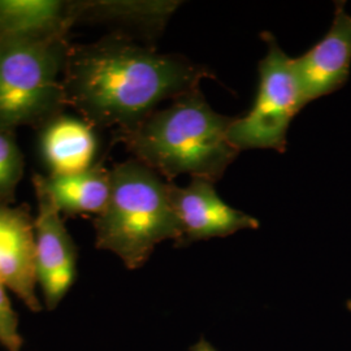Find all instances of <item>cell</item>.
Masks as SVG:
<instances>
[{
    "instance_id": "cell-1",
    "label": "cell",
    "mask_w": 351,
    "mask_h": 351,
    "mask_svg": "<svg viewBox=\"0 0 351 351\" xmlns=\"http://www.w3.org/2000/svg\"><path fill=\"white\" fill-rule=\"evenodd\" d=\"M213 73L184 58L163 55L121 36L71 46L65 71L66 104L95 129L132 130L167 99L199 88ZM116 133V134H117Z\"/></svg>"
},
{
    "instance_id": "cell-2",
    "label": "cell",
    "mask_w": 351,
    "mask_h": 351,
    "mask_svg": "<svg viewBox=\"0 0 351 351\" xmlns=\"http://www.w3.org/2000/svg\"><path fill=\"white\" fill-rule=\"evenodd\" d=\"M232 121L215 112L195 88L116 139L168 182L190 175L215 184L239 154L228 138Z\"/></svg>"
},
{
    "instance_id": "cell-3",
    "label": "cell",
    "mask_w": 351,
    "mask_h": 351,
    "mask_svg": "<svg viewBox=\"0 0 351 351\" xmlns=\"http://www.w3.org/2000/svg\"><path fill=\"white\" fill-rule=\"evenodd\" d=\"M168 181L138 160L111 169V193L95 217V246L117 255L129 269H138L155 247L172 239L180 245L182 230L169 199Z\"/></svg>"
},
{
    "instance_id": "cell-4",
    "label": "cell",
    "mask_w": 351,
    "mask_h": 351,
    "mask_svg": "<svg viewBox=\"0 0 351 351\" xmlns=\"http://www.w3.org/2000/svg\"><path fill=\"white\" fill-rule=\"evenodd\" d=\"M68 36L0 38V129L42 128L62 114Z\"/></svg>"
},
{
    "instance_id": "cell-5",
    "label": "cell",
    "mask_w": 351,
    "mask_h": 351,
    "mask_svg": "<svg viewBox=\"0 0 351 351\" xmlns=\"http://www.w3.org/2000/svg\"><path fill=\"white\" fill-rule=\"evenodd\" d=\"M268 47L259 64V85L250 112L233 119L228 130L232 146L241 152L269 149L284 152L294 116L304 107L291 71V59L271 33L262 34Z\"/></svg>"
},
{
    "instance_id": "cell-6",
    "label": "cell",
    "mask_w": 351,
    "mask_h": 351,
    "mask_svg": "<svg viewBox=\"0 0 351 351\" xmlns=\"http://www.w3.org/2000/svg\"><path fill=\"white\" fill-rule=\"evenodd\" d=\"M37 197L36 271L45 306L53 311L73 287L77 277V249L50 193L45 176H33Z\"/></svg>"
},
{
    "instance_id": "cell-7",
    "label": "cell",
    "mask_w": 351,
    "mask_h": 351,
    "mask_svg": "<svg viewBox=\"0 0 351 351\" xmlns=\"http://www.w3.org/2000/svg\"><path fill=\"white\" fill-rule=\"evenodd\" d=\"M168 193L182 230L180 246L259 228L255 217L228 206L217 195L213 181L194 177L185 188L169 182Z\"/></svg>"
},
{
    "instance_id": "cell-8",
    "label": "cell",
    "mask_w": 351,
    "mask_h": 351,
    "mask_svg": "<svg viewBox=\"0 0 351 351\" xmlns=\"http://www.w3.org/2000/svg\"><path fill=\"white\" fill-rule=\"evenodd\" d=\"M350 66L351 16L345 3H336L335 19L324 38L300 58L291 59L302 104L342 88L350 75Z\"/></svg>"
},
{
    "instance_id": "cell-9",
    "label": "cell",
    "mask_w": 351,
    "mask_h": 351,
    "mask_svg": "<svg viewBox=\"0 0 351 351\" xmlns=\"http://www.w3.org/2000/svg\"><path fill=\"white\" fill-rule=\"evenodd\" d=\"M0 281L27 310L42 311L37 293L36 226L26 206L0 203Z\"/></svg>"
},
{
    "instance_id": "cell-10",
    "label": "cell",
    "mask_w": 351,
    "mask_h": 351,
    "mask_svg": "<svg viewBox=\"0 0 351 351\" xmlns=\"http://www.w3.org/2000/svg\"><path fill=\"white\" fill-rule=\"evenodd\" d=\"M95 128L85 119L59 114L40 128L39 154L50 175H72L95 165Z\"/></svg>"
},
{
    "instance_id": "cell-11",
    "label": "cell",
    "mask_w": 351,
    "mask_h": 351,
    "mask_svg": "<svg viewBox=\"0 0 351 351\" xmlns=\"http://www.w3.org/2000/svg\"><path fill=\"white\" fill-rule=\"evenodd\" d=\"M77 21L75 1L0 0V38L68 36Z\"/></svg>"
},
{
    "instance_id": "cell-12",
    "label": "cell",
    "mask_w": 351,
    "mask_h": 351,
    "mask_svg": "<svg viewBox=\"0 0 351 351\" xmlns=\"http://www.w3.org/2000/svg\"><path fill=\"white\" fill-rule=\"evenodd\" d=\"M45 185L60 213L98 216L110 198L111 171L95 164L78 173L45 176Z\"/></svg>"
},
{
    "instance_id": "cell-13",
    "label": "cell",
    "mask_w": 351,
    "mask_h": 351,
    "mask_svg": "<svg viewBox=\"0 0 351 351\" xmlns=\"http://www.w3.org/2000/svg\"><path fill=\"white\" fill-rule=\"evenodd\" d=\"M25 168V159L12 130L0 129V203L13 204L16 189Z\"/></svg>"
},
{
    "instance_id": "cell-14",
    "label": "cell",
    "mask_w": 351,
    "mask_h": 351,
    "mask_svg": "<svg viewBox=\"0 0 351 351\" xmlns=\"http://www.w3.org/2000/svg\"><path fill=\"white\" fill-rule=\"evenodd\" d=\"M0 345L5 351H21L24 337L20 333L19 315L13 310L7 288L0 281Z\"/></svg>"
},
{
    "instance_id": "cell-15",
    "label": "cell",
    "mask_w": 351,
    "mask_h": 351,
    "mask_svg": "<svg viewBox=\"0 0 351 351\" xmlns=\"http://www.w3.org/2000/svg\"><path fill=\"white\" fill-rule=\"evenodd\" d=\"M191 351H217L215 348H213L211 343H208L207 341H204V339H201V341H198L193 348H191Z\"/></svg>"
},
{
    "instance_id": "cell-16",
    "label": "cell",
    "mask_w": 351,
    "mask_h": 351,
    "mask_svg": "<svg viewBox=\"0 0 351 351\" xmlns=\"http://www.w3.org/2000/svg\"><path fill=\"white\" fill-rule=\"evenodd\" d=\"M346 307H348V310L351 313V300L350 301H348V303H346Z\"/></svg>"
}]
</instances>
